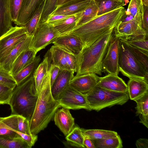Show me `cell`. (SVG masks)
<instances>
[{
    "instance_id": "cell-6",
    "label": "cell",
    "mask_w": 148,
    "mask_h": 148,
    "mask_svg": "<svg viewBox=\"0 0 148 148\" xmlns=\"http://www.w3.org/2000/svg\"><path fill=\"white\" fill-rule=\"evenodd\" d=\"M86 95L89 110H95L97 111L116 105H123L130 99L128 92L112 91L97 85L86 94Z\"/></svg>"
},
{
    "instance_id": "cell-33",
    "label": "cell",
    "mask_w": 148,
    "mask_h": 148,
    "mask_svg": "<svg viewBox=\"0 0 148 148\" xmlns=\"http://www.w3.org/2000/svg\"><path fill=\"white\" fill-rule=\"evenodd\" d=\"M143 5L141 0H131L125 14L136 18L142 24Z\"/></svg>"
},
{
    "instance_id": "cell-5",
    "label": "cell",
    "mask_w": 148,
    "mask_h": 148,
    "mask_svg": "<svg viewBox=\"0 0 148 148\" xmlns=\"http://www.w3.org/2000/svg\"><path fill=\"white\" fill-rule=\"evenodd\" d=\"M119 71L129 78H138L148 81V71L138 60L126 41L119 38Z\"/></svg>"
},
{
    "instance_id": "cell-13",
    "label": "cell",
    "mask_w": 148,
    "mask_h": 148,
    "mask_svg": "<svg viewBox=\"0 0 148 148\" xmlns=\"http://www.w3.org/2000/svg\"><path fill=\"white\" fill-rule=\"evenodd\" d=\"M53 43L76 56L80 53L83 48L81 40L70 33L59 36Z\"/></svg>"
},
{
    "instance_id": "cell-23",
    "label": "cell",
    "mask_w": 148,
    "mask_h": 148,
    "mask_svg": "<svg viewBox=\"0 0 148 148\" xmlns=\"http://www.w3.org/2000/svg\"><path fill=\"white\" fill-rule=\"evenodd\" d=\"M37 53L30 48L22 52L16 59L10 71L14 76L21 69L32 62L34 59Z\"/></svg>"
},
{
    "instance_id": "cell-39",
    "label": "cell",
    "mask_w": 148,
    "mask_h": 148,
    "mask_svg": "<svg viewBox=\"0 0 148 148\" xmlns=\"http://www.w3.org/2000/svg\"><path fill=\"white\" fill-rule=\"evenodd\" d=\"M23 0H9V10L12 20L16 21Z\"/></svg>"
},
{
    "instance_id": "cell-34",
    "label": "cell",
    "mask_w": 148,
    "mask_h": 148,
    "mask_svg": "<svg viewBox=\"0 0 148 148\" xmlns=\"http://www.w3.org/2000/svg\"><path fill=\"white\" fill-rule=\"evenodd\" d=\"M83 135L92 140L108 138L118 135L116 132L101 129L85 130L82 129Z\"/></svg>"
},
{
    "instance_id": "cell-44",
    "label": "cell",
    "mask_w": 148,
    "mask_h": 148,
    "mask_svg": "<svg viewBox=\"0 0 148 148\" xmlns=\"http://www.w3.org/2000/svg\"><path fill=\"white\" fill-rule=\"evenodd\" d=\"M17 133L27 142L31 148L34 145L38 139L37 135H28L19 132Z\"/></svg>"
},
{
    "instance_id": "cell-52",
    "label": "cell",
    "mask_w": 148,
    "mask_h": 148,
    "mask_svg": "<svg viewBox=\"0 0 148 148\" xmlns=\"http://www.w3.org/2000/svg\"><path fill=\"white\" fill-rule=\"evenodd\" d=\"M122 1H123L125 4L126 5L127 3L129 1V0H122Z\"/></svg>"
},
{
    "instance_id": "cell-7",
    "label": "cell",
    "mask_w": 148,
    "mask_h": 148,
    "mask_svg": "<svg viewBox=\"0 0 148 148\" xmlns=\"http://www.w3.org/2000/svg\"><path fill=\"white\" fill-rule=\"evenodd\" d=\"M28 34L25 26L12 27L0 37V64Z\"/></svg>"
},
{
    "instance_id": "cell-22",
    "label": "cell",
    "mask_w": 148,
    "mask_h": 148,
    "mask_svg": "<svg viewBox=\"0 0 148 148\" xmlns=\"http://www.w3.org/2000/svg\"><path fill=\"white\" fill-rule=\"evenodd\" d=\"M18 131L17 115L11 114L5 117H0V135L14 138L21 137L17 133Z\"/></svg>"
},
{
    "instance_id": "cell-40",
    "label": "cell",
    "mask_w": 148,
    "mask_h": 148,
    "mask_svg": "<svg viewBox=\"0 0 148 148\" xmlns=\"http://www.w3.org/2000/svg\"><path fill=\"white\" fill-rule=\"evenodd\" d=\"M125 41L134 47L148 52V36L133 39Z\"/></svg>"
},
{
    "instance_id": "cell-38",
    "label": "cell",
    "mask_w": 148,
    "mask_h": 148,
    "mask_svg": "<svg viewBox=\"0 0 148 148\" xmlns=\"http://www.w3.org/2000/svg\"><path fill=\"white\" fill-rule=\"evenodd\" d=\"M0 84L13 89L17 85L13 76L8 70L0 67Z\"/></svg>"
},
{
    "instance_id": "cell-35",
    "label": "cell",
    "mask_w": 148,
    "mask_h": 148,
    "mask_svg": "<svg viewBox=\"0 0 148 148\" xmlns=\"http://www.w3.org/2000/svg\"><path fill=\"white\" fill-rule=\"evenodd\" d=\"M84 136L82 129L75 126L66 136V139L71 144L77 147L85 148L84 144Z\"/></svg>"
},
{
    "instance_id": "cell-21",
    "label": "cell",
    "mask_w": 148,
    "mask_h": 148,
    "mask_svg": "<svg viewBox=\"0 0 148 148\" xmlns=\"http://www.w3.org/2000/svg\"><path fill=\"white\" fill-rule=\"evenodd\" d=\"M51 54L49 49L44 56L42 61L39 64L33 73L35 88L38 94L51 66Z\"/></svg>"
},
{
    "instance_id": "cell-43",
    "label": "cell",
    "mask_w": 148,
    "mask_h": 148,
    "mask_svg": "<svg viewBox=\"0 0 148 148\" xmlns=\"http://www.w3.org/2000/svg\"><path fill=\"white\" fill-rule=\"evenodd\" d=\"M18 131L28 135H32L30 130L29 121L25 117L18 115Z\"/></svg>"
},
{
    "instance_id": "cell-18",
    "label": "cell",
    "mask_w": 148,
    "mask_h": 148,
    "mask_svg": "<svg viewBox=\"0 0 148 148\" xmlns=\"http://www.w3.org/2000/svg\"><path fill=\"white\" fill-rule=\"evenodd\" d=\"M91 0H73L69 1L57 8L50 15H75L84 10Z\"/></svg>"
},
{
    "instance_id": "cell-45",
    "label": "cell",
    "mask_w": 148,
    "mask_h": 148,
    "mask_svg": "<svg viewBox=\"0 0 148 148\" xmlns=\"http://www.w3.org/2000/svg\"><path fill=\"white\" fill-rule=\"evenodd\" d=\"M50 84L51 87L52 86L59 74L60 69L51 63L50 66Z\"/></svg>"
},
{
    "instance_id": "cell-14",
    "label": "cell",
    "mask_w": 148,
    "mask_h": 148,
    "mask_svg": "<svg viewBox=\"0 0 148 148\" xmlns=\"http://www.w3.org/2000/svg\"><path fill=\"white\" fill-rule=\"evenodd\" d=\"M53 118L55 125L65 136L75 127L74 119L69 109L63 108L58 109L55 112Z\"/></svg>"
},
{
    "instance_id": "cell-51",
    "label": "cell",
    "mask_w": 148,
    "mask_h": 148,
    "mask_svg": "<svg viewBox=\"0 0 148 148\" xmlns=\"http://www.w3.org/2000/svg\"><path fill=\"white\" fill-rule=\"evenodd\" d=\"M143 5L148 6V0H141Z\"/></svg>"
},
{
    "instance_id": "cell-10",
    "label": "cell",
    "mask_w": 148,
    "mask_h": 148,
    "mask_svg": "<svg viewBox=\"0 0 148 148\" xmlns=\"http://www.w3.org/2000/svg\"><path fill=\"white\" fill-rule=\"evenodd\" d=\"M114 36L124 40L148 35V32L142 27V24L134 18L130 20L120 21L114 28Z\"/></svg>"
},
{
    "instance_id": "cell-26",
    "label": "cell",
    "mask_w": 148,
    "mask_h": 148,
    "mask_svg": "<svg viewBox=\"0 0 148 148\" xmlns=\"http://www.w3.org/2000/svg\"><path fill=\"white\" fill-rule=\"evenodd\" d=\"M136 116H139V122L148 128V92L135 101Z\"/></svg>"
},
{
    "instance_id": "cell-28",
    "label": "cell",
    "mask_w": 148,
    "mask_h": 148,
    "mask_svg": "<svg viewBox=\"0 0 148 148\" xmlns=\"http://www.w3.org/2000/svg\"><path fill=\"white\" fill-rule=\"evenodd\" d=\"M49 50L52 64L59 67L60 69L71 71L67 64L64 51L63 49L53 45L51 47Z\"/></svg>"
},
{
    "instance_id": "cell-31",
    "label": "cell",
    "mask_w": 148,
    "mask_h": 148,
    "mask_svg": "<svg viewBox=\"0 0 148 148\" xmlns=\"http://www.w3.org/2000/svg\"><path fill=\"white\" fill-rule=\"evenodd\" d=\"M97 3L98 11L97 16L108 12L126 5L125 2L116 0H95Z\"/></svg>"
},
{
    "instance_id": "cell-9",
    "label": "cell",
    "mask_w": 148,
    "mask_h": 148,
    "mask_svg": "<svg viewBox=\"0 0 148 148\" xmlns=\"http://www.w3.org/2000/svg\"><path fill=\"white\" fill-rule=\"evenodd\" d=\"M61 107L69 109H82L89 110L85 94L82 93L69 85L57 100Z\"/></svg>"
},
{
    "instance_id": "cell-27",
    "label": "cell",
    "mask_w": 148,
    "mask_h": 148,
    "mask_svg": "<svg viewBox=\"0 0 148 148\" xmlns=\"http://www.w3.org/2000/svg\"><path fill=\"white\" fill-rule=\"evenodd\" d=\"M75 14L49 24L53 27L60 36L67 34L76 27V18Z\"/></svg>"
},
{
    "instance_id": "cell-3",
    "label": "cell",
    "mask_w": 148,
    "mask_h": 148,
    "mask_svg": "<svg viewBox=\"0 0 148 148\" xmlns=\"http://www.w3.org/2000/svg\"><path fill=\"white\" fill-rule=\"evenodd\" d=\"M113 29L108 32L76 56L75 76L90 73L101 75L103 60L113 36Z\"/></svg>"
},
{
    "instance_id": "cell-48",
    "label": "cell",
    "mask_w": 148,
    "mask_h": 148,
    "mask_svg": "<svg viewBox=\"0 0 148 148\" xmlns=\"http://www.w3.org/2000/svg\"><path fill=\"white\" fill-rule=\"evenodd\" d=\"M138 148H148V140L147 138H139L136 143Z\"/></svg>"
},
{
    "instance_id": "cell-16",
    "label": "cell",
    "mask_w": 148,
    "mask_h": 148,
    "mask_svg": "<svg viewBox=\"0 0 148 148\" xmlns=\"http://www.w3.org/2000/svg\"><path fill=\"white\" fill-rule=\"evenodd\" d=\"M45 0H23L17 19L14 23L19 26H25L34 13Z\"/></svg>"
},
{
    "instance_id": "cell-37",
    "label": "cell",
    "mask_w": 148,
    "mask_h": 148,
    "mask_svg": "<svg viewBox=\"0 0 148 148\" xmlns=\"http://www.w3.org/2000/svg\"><path fill=\"white\" fill-rule=\"evenodd\" d=\"M58 0H45L40 23L46 22L49 16L57 8Z\"/></svg>"
},
{
    "instance_id": "cell-8",
    "label": "cell",
    "mask_w": 148,
    "mask_h": 148,
    "mask_svg": "<svg viewBox=\"0 0 148 148\" xmlns=\"http://www.w3.org/2000/svg\"><path fill=\"white\" fill-rule=\"evenodd\" d=\"M60 36L51 25L46 22L41 23L34 35L30 48L37 53L53 43Z\"/></svg>"
},
{
    "instance_id": "cell-42",
    "label": "cell",
    "mask_w": 148,
    "mask_h": 148,
    "mask_svg": "<svg viewBox=\"0 0 148 148\" xmlns=\"http://www.w3.org/2000/svg\"><path fill=\"white\" fill-rule=\"evenodd\" d=\"M130 45L139 60L146 70L148 71V52L143 51Z\"/></svg>"
},
{
    "instance_id": "cell-2",
    "label": "cell",
    "mask_w": 148,
    "mask_h": 148,
    "mask_svg": "<svg viewBox=\"0 0 148 148\" xmlns=\"http://www.w3.org/2000/svg\"><path fill=\"white\" fill-rule=\"evenodd\" d=\"M50 66L40 87L35 107L29 121L30 132L36 135L44 130L61 107L53 97L50 84Z\"/></svg>"
},
{
    "instance_id": "cell-32",
    "label": "cell",
    "mask_w": 148,
    "mask_h": 148,
    "mask_svg": "<svg viewBox=\"0 0 148 148\" xmlns=\"http://www.w3.org/2000/svg\"><path fill=\"white\" fill-rule=\"evenodd\" d=\"M97 148H121L122 142L119 136L100 139L92 140Z\"/></svg>"
},
{
    "instance_id": "cell-17",
    "label": "cell",
    "mask_w": 148,
    "mask_h": 148,
    "mask_svg": "<svg viewBox=\"0 0 148 148\" xmlns=\"http://www.w3.org/2000/svg\"><path fill=\"white\" fill-rule=\"evenodd\" d=\"M34 35H28L18 44L0 63V67L10 72L13 63L23 51L30 47Z\"/></svg>"
},
{
    "instance_id": "cell-19",
    "label": "cell",
    "mask_w": 148,
    "mask_h": 148,
    "mask_svg": "<svg viewBox=\"0 0 148 148\" xmlns=\"http://www.w3.org/2000/svg\"><path fill=\"white\" fill-rule=\"evenodd\" d=\"M74 73L70 70H60L57 78L51 87V93L55 99L57 100L62 92L69 85L74 76Z\"/></svg>"
},
{
    "instance_id": "cell-41",
    "label": "cell",
    "mask_w": 148,
    "mask_h": 148,
    "mask_svg": "<svg viewBox=\"0 0 148 148\" xmlns=\"http://www.w3.org/2000/svg\"><path fill=\"white\" fill-rule=\"evenodd\" d=\"M13 89L0 84V104H9Z\"/></svg>"
},
{
    "instance_id": "cell-29",
    "label": "cell",
    "mask_w": 148,
    "mask_h": 148,
    "mask_svg": "<svg viewBox=\"0 0 148 148\" xmlns=\"http://www.w3.org/2000/svg\"><path fill=\"white\" fill-rule=\"evenodd\" d=\"M0 148H31L21 137L14 138L0 135Z\"/></svg>"
},
{
    "instance_id": "cell-15",
    "label": "cell",
    "mask_w": 148,
    "mask_h": 148,
    "mask_svg": "<svg viewBox=\"0 0 148 148\" xmlns=\"http://www.w3.org/2000/svg\"><path fill=\"white\" fill-rule=\"evenodd\" d=\"M103 89L114 92H128L127 85L118 75L109 73L106 75L99 77L97 85Z\"/></svg>"
},
{
    "instance_id": "cell-24",
    "label": "cell",
    "mask_w": 148,
    "mask_h": 148,
    "mask_svg": "<svg viewBox=\"0 0 148 148\" xmlns=\"http://www.w3.org/2000/svg\"><path fill=\"white\" fill-rule=\"evenodd\" d=\"M9 0H0V37L13 26Z\"/></svg>"
},
{
    "instance_id": "cell-47",
    "label": "cell",
    "mask_w": 148,
    "mask_h": 148,
    "mask_svg": "<svg viewBox=\"0 0 148 148\" xmlns=\"http://www.w3.org/2000/svg\"><path fill=\"white\" fill-rule=\"evenodd\" d=\"M71 16L72 15H51L49 16L46 22L49 24H51L67 18Z\"/></svg>"
},
{
    "instance_id": "cell-25",
    "label": "cell",
    "mask_w": 148,
    "mask_h": 148,
    "mask_svg": "<svg viewBox=\"0 0 148 148\" xmlns=\"http://www.w3.org/2000/svg\"><path fill=\"white\" fill-rule=\"evenodd\" d=\"M98 9L97 2L95 0H91L88 5L84 10L75 14L76 18V27L89 21L96 17Z\"/></svg>"
},
{
    "instance_id": "cell-50",
    "label": "cell",
    "mask_w": 148,
    "mask_h": 148,
    "mask_svg": "<svg viewBox=\"0 0 148 148\" xmlns=\"http://www.w3.org/2000/svg\"><path fill=\"white\" fill-rule=\"evenodd\" d=\"M72 0H58L57 4V8L66 2Z\"/></svg>"
},
{
    "instance_id": "cell-46",
    "label": "cell",
    "mask_w": 148,
    "mask_h": 148,
    "mask_svg": "<svg viewBox=\"0 0 148 148\" xmlns=\"http://www.w3.org/2000/svg\"><path fill=\"white\" fill-rule=\"evenodd\" d=\"M148 6L143 5L142 21V28L148 31Z\"/></svg>"
},
{
    "instance_id": "cell-1",
    "label": "cell",
    "mask_w": 148,
    "mask_h": 148,
    "mask_svg": "<svg viewBox=\"0 0 148 148\" xmlns=\"http://www.w3.org/2000/svg\"><path fill=\"white\" fill-rule=\"evenodd\" d=\"M125 11V8L121 7L97 16L89 21L76 27L69 33L75 35L81 40L83 44L82 51L114 29L121 20Z\"/></svg>"
},
{
    "instance_id": "cell-53",
    "label": "cell",
    "mask_w": 148,
    "mask_h": 148,
    "mask_svg": "<svg viewBox=\"0 0 148 148\" xmlns=\"http://www.w3.org/2000/svg\"><path fill=\"white\" fill-rule=\"evenodd\" d=\"M117 1H123L122 0H116Z\"/></svg>"
},
{
    "instance_id": "cell-11",
    "label": "cell",
    "mask_w": 148,
    "mask_h": 148,
    "mask_svg": "<svg viewBox=\"0 0 148 148\" xmlns=\"http://www.w3.org/2000/svg\"><path fill=\"white\" fill-rule=\"evenodd\" d=\"M119 53V38L113 36L103 60V72L118 75Z\"/></svg>"
},
{
    "instance_id": "cell-20",
    "label": "cell",
    "mask_w": 148,
    "mask_h": 148,
    "mask_svg": "<svg viewBox=\"0 0 148 148\" xmlns=\"http://www.w3.org/2000/svg\"><path fill=\"white\" fill-rule=\"evenodd\" d=\"M127 84L129 99L135 101L148 92V81L138 78H129Z\"/></svg>"
},
{
    "instance_id": "cell-36",
    "label": "cell",
    "mask_w": 148,
    "mask_h": 148,
    "mask_svg": "<svg viewBox=\"0 0 148 148\" xmlns=\"http://www.w3.org/2000/svg\"><path fill=\"white\" fill-rule=\"evenodd\" d=\"M45 1L41 4L34 13L29 21L25 26L29 35H34L40 24V19Z\"/></svg>"
},
{
    "instance_id": "cell-49",
    "label": "cell",
    "mask_w": 148,
    "mask_h": 148,
    "mask_svg": "<svg viewBox=\"0 0 148 148\" xmlns=\"http://www.w3.org/2000/svg\"><path fill=\"white\" fill-rule=\"evenodd\" d=\"M84 144L87 148H96L92 140L87 136L84 135Z\"/></svg>"
},
{
    "instance_id": "cell-4",
    "label": "cell",
    "mask_w": 148,
    "mask_h": 148,
    "mask_svg": "<svg viewBox=\"0 0 148 148\" xmlns=\"http://www.w3.org/2000/svg\"><path fill=\"white\" fill-rule=\"evenodd\" d=\"M33 75L17 84L13 89L9 105L11 114L22 116L29 121L38 97Z\"/></svg>"
},
{
    "instance_id": "cell-12",
    "label": "cell",
    "mask_w": 148,
    "mask_h": 148,
    "mask_svg": "<svg viewBox=\"0 0 148 148\" xmlns=\"http://www.w3.org/2000/svg\"><path fill=\"white\" fill-rule=\"evenodd\" d=\"M99 77L94 73L74 76L69 85L77 91L86 94L97 85Z\"/></svg>"
},
{
    "instance_id": "cell-30",
    "label": "cell",
    "mask_w": 148,
    "mask_h": 148,
    "mask_svg": "<svg viewBox=\"0 0 148 148\" xmlns=\"http://www.w3.org/2000/svg\"><path fill=\"white\" fill-rule=\"evenodd\" d=\"M41 60L40 55L36 56L30 63L13 76L17 85L33 75V73Z\"/></svg>"
}]
</instances>
